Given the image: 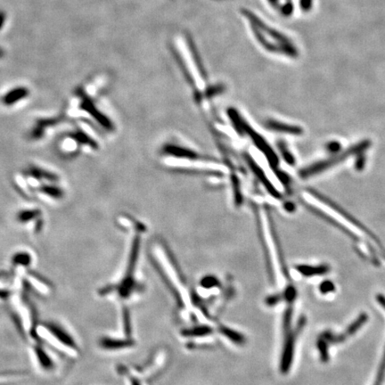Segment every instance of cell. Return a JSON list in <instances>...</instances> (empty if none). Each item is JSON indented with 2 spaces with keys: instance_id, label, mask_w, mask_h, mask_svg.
Instances as JSON below:
<instances>
[{
  "instance_id": "obj_11",
  "label": "cell",
  "mask_w": 385,
  "mask_h": 385,
  "mask_svg": "<svg viewBox=\"0 0 385 385\" xmlns=\"http://www.w3.org/2000/svg\"><path fill=\"white\" fill-rule=\"evenodd\" d=\"M341 144L339 142H331L327 145V150H329L332 153H337L341 150Z\"/></svg>"
},
{
  "instance_id": "obj_1",
  "label": "cell",
  "mask_w": 385,
  "mask_h": 385,
  "mask_svg": "<svg viewBox=\"0 0 385 385\" xmlns=\"http://www.w3.org/2000/svg\"><path fill=\"white\" fill-rule=\"evenodd\" d=\"M246 15L248 17L249 21H252L254 34L258 36V39L261 42V44L265 47L269 48L270 40H271V46L270 49H276L277 52H282L285 54H295L296 50L294 46H292L290 42L287 40L284 35L276 31L275 29H270L265 23H262L261 21L258 20L255 21V18L253 19L251 12H247Z\"/></svg>"
},
{
  "instance_id": "obj_5",
  "label": "cell",
  "mask_w": 385,
  "mask_h": 385,
  "mask_svg": "<svg viewBox=\"0 0 385 385\" xmlns=\"http://www.w3.org/2000/svg\"><path fill=\"white\" fill-rule=\"evenodd\" d=\"M27 95H28V90L26 88L18 87L12 91L9 92L8 95L4 96V104H12L13 103H16L17 101H19V99H21V98H23Z\"/></svg>"
},
{
  "instance_id": "obj_7",
  "label": "cell",
  "mask_w": 385,
  "mask_h": 385,
  "mask_svg": "<svg viewBox=\"0 0 385 385\" xmlns=\"http://www.w3.org/2000/svg\"><path fill=\"white\" fill-rule=\"evenodd\" d=\"M367 320H368V316L366 315V314H362V315L358 319V320H356L355 322H353V323L352 324V326L349 327L348 331H347V334H346V336H352L353 334H355V333L360 329V327H361L363 324L367 322Z\"/></svg>"
},
{
  "instance_id": "obj_2",
  "label": "cell",
  "mask_w": 385,
  "mask_h": 385,
  "mask_svg": "<svg viewBox=\"0 0 385 385\" xmlns=\"http://www.w3.org/2000/svg\"><path fill=\"white\" fill-rule=\"evenodd\" d=\"M37 331L44 339L49 342V344L59 351L64 352L70 358L79 354L77 344H75L72 337H70V335L62 329V327L54 324H48L38 327Z\"/></svg>"
},
{
  "instance_id": "obj_6",
  "label": "cell",
  "mask_w": 385,
  "mask_h": 385,
  "mask_svg": "<svg viewBox=\"0 0 385 385\" xmlns=\"http://www.w3.org/2000/svg\"><path fill=\"white\" fill-rule=\"evenodd\" d=\"M299 271L304 276H313L319 274L327 273L329 268L327 266H319V267H310V266H301L298 268Z\"/></svg>"
},
{
  "instance_id": "obj_13",
  "label": "cell",
  "mask_w": 385,
  "mask_h": 385,
  "mask_svg": "<svg viewBox=\"0 0 385 385\" xmlns=\"http://www.w3.org/2000/svg\"><path fill=\"white\" fill-rule=\"evenodd\" d=\"M312 3H313V0H302V1H301L302 8H303L304 11H309V10H311V6H312Z\"/></svg>"
},
{
  "instance_id": "obj_9",
  "label": "cell",
  "mask_w": 385,
  "mask_h": 385,
  "mask_svg": "<svg viewBox=\"0 0 385 385\" xmlns=\"http://www.w3.org/2000/svg\"><path fill=\"white\" fill-rule=\"evenodd\" d=\"M45 194L50 195V196H53V197H59L62 195V192L59 189V188H55V187H48L47 189L45 190Z\"/></svg>"
},
{
  "instance_id": "obj_3",
  "label": "cell",
  "mask_w": 385,
  "mask_h": 385,
  "mask_svg": "<svg viewBox=\"0 0 385 385\" xmlns=\"http://www.w3.org/2000/svg\"><path fill=\"white\" fill-rule=\"evenodd\" d=\"M371 145H372V142L369 139H364V140L361 141L355 145L350 146L347 149L344 150L343 153L336 154V156H334L333 158H330L328 160H325V161H321V162L315 163L313 165L310 166L309 168H307L306 170L303 171V176L310 177V176L320 173L324 170L330 169L332 167L339 164L340 162L346 161L347 159L352 157V156L360 155L361 153H363L369 149Z\"/></svg>"
},
{
  "instance_id": "obj_4",
  "label": "cell",
  "mask_w": 385,
  "mask_h": 385,
  "mask_svg": "<svg viewBox=\"0 0 385 385\" xmlns=\"http://www.w3.org/2000/svg\"><path fill=\"white\" fill-rule=\"evenodd\" d=\"M307 192H308L313 198H315L316 200H318L320 203H323L324 205L328 206L331 210L337 212L338 214L342 216L343 218H344L345 220L349 221L350 223H352L353 226H355V227H357L359 229H361V231H363V232L366 233L367 235H369V236H370L374 241H376V242H378V243H379V239L377 238V236L374 235L372 231H370L369 228L365 226L364 224L361 223V221L358 220V219H356L354 216L352 215V213H350L349 211H346L344 208L342 207L338 203H336V202H334L331 199L328 198L327 196H325V195H322L321 193H319V192H317L316 190L309 189Z\"/></svg>"
},
{
  "instance_id": "obj_15",
  "label": "cell",
  "mask_w": 385,
  "mask_h": 385,
  "mask_svg": "<svg viewBox=\"0 0 385 385\" xmlns=\"http://www.w3.org/2000/svg\"><path fill=\"white\" fill-rule=\"evenodd\" d=\"M4 56V51L0 48V58H2Z\"/></svg>"
},
{
  "instance_id": "obj_14",
  "label": "cell",
  "mask_w": 385,
  "mask_h": 385,
  "mask_svg": "<svg viewBox=\"0 0 385 385\" xmlns=\"http://www.w3.org/2000/svg\"><path fill=\"white\" fill-rule=\"evenodd\" d=\"M5 21V13L4 12H0V29H2Z\"/></svg>"
},
{
  "instance_id": "obj_12",
  "label": "cell",
  "mask_w": 385,
  "mask_h": 385,
  "mask_svg": "<svg viewBox=\"0 0 385 385\" xmlns=\"http://www.w3.org/2000/svg\"><path fill=\"white\" fill-rule=\"evenodd\" d=\"M365 162H366V157L361 156V157L357 158L356 162H355V169L361 171L363 170L365 167Z\"/></svg>"
},
{
  "instance_id": "obj_10",
  "label": "cell",
  "mask_w": 385,
  "mask_h": 385,
  "mask_svg": "<svg viewBox=\"0 0 385 385\" xmlns=\"http://www.w3.org/2000/svg\"><path fill=\"white\" fill-rule=\"evenodd\" d=\"M320 290L322 291L324 294H327L331 291L335 290V286L330 282H325L322 284V286H320Z\"/></svg>"
},
{
  "instance_id": "obj_8",
  "label": "cell",
  "mask_w": 385,
  "mask_h": 385,
  "mask_svg": "<svg viewBox=\"0 0 385 385\" xmlns=\"http://www.w3.org/2000/svg\"><path fill=\"white\" fill-rule=\"evenodd\" d=\"M37 216V211H26L21 212L19 214V220L22 222H27L28 220H31L33 217Z\"/></svg>"
}]
</instances>
